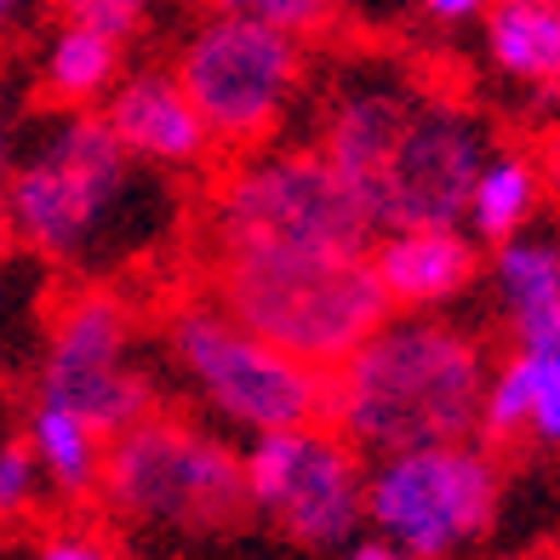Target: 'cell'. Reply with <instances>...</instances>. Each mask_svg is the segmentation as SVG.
<instances>
[{"instance_id":"1","label":"cell","mask_w":560,"mask_h":560,"mask_svg":"<svg viewBox=\"0 0 560 560\" xmlns=\"http://www.w3.org/2000/svg\"><path fill=\"white\" fill-rule=\"evenodd\" d=\"M487 343L435 310L384 315L326 372V418L361 452H400L423 441H457L480 429Z\"/></svg>"},{"instance_id":"2","label":"cell","mask_w":560,"mask_h":560,"mask_svg":"<svg viewBox=\"0 0 560 560\" xmlns=\"http://www.w3.org/2000/svg\"><path fill=\"white\" fill-rule=\"evenodd\" d=\"M212 298L320 372L395 310L372 269V246H212Z\"/></svg>"},{"instance_id":"3","label":"cell","mask_w":560,"mask_h":560,"mask_svg":"<svg viewBox=\"0 0 560 560\" xmlns=\"http://www.w3.org/2000/svg\"><path fill=\"white\" fill-rule=\"evenodd\" d=\"M7 207L12 235L46 264H92L104 252L155 235V223L138 218V161L120 149L109 120L92 115H69L52 126L35 161L18 166Z\"/></svg>"},{"instance_id":"4","label":"cell","mask_w":560,"mask_h":560,"mask_svg":"<svg viewBox=\"0 0 560 560\" xmlns=\"http://www.w3.org/2000/svg\"><path fill=\"white\" fill-rule=\"evenodd\" d=\"M97 492L120 521L166 538H223L252 515L241 452L212 429L155 406L109 435Z\"/></svg>"},{"instance_id":"5","label":"cell","mask_w":560,"mask_h":560,"mask_svg":"<svg viewBox=\"0 0 560 560\" xmlns=\"http://www.w3.org/2000/svg\"><path fill=\"white\" fill-rule=\"evenodd\" d=\"M161 343L172 377L223 429L269 435V429H298L326 418V372L269 343L264 332H252L218 298L172 303Z\"/></svg>"},{"instance_id":"6","label":"cell","mask_w":560,"mask_h":560,"mask_svg":"<svg viewBox=\"0 0 560 560\" xmlns=\"http://www.w3.org/2000/svg\"><path fill=\"white\" fill-rule=\"evenodd\" d=\"M503 509V469L469 435L377 452L366 469V526L395 560H446L475 549Z\"/></svg>"},{"instance_id":"7","label":"cell","mask_w":560,"mask_h":560,"mask_svg":"<svg viewBox=\"0 0 560 560\" xmlns=\"http://www.w3.org/2000/svg\"><path fill=\"white\" fill-rule=\"evenodd\" d=\"M212 246H332L366 252L377 218L320 149H246L212 195Z\"/></svg>"},{"instance_id":"8","label":"cell","mask_w":560,"mask_h":560,"mask_svg":"<svg viewBox=\"0 0 560 560\" xmlns=\"http://www.w3.org/2000/svg\"><path fill=\"white\" fill-rule=\"evenodd\" d=\"M246 475V509L275 538L298 549H349L366 526V469L361 446L343 441L338 429L298 423L252 435L241 452Z\"/></svg>"},{"instance_id":"9","label":"cell","mask_w":560,"mask_h":560,"mask_svg":"<svg viewBox=\"0 0 560 560\" xmlns=\"http://www.w3.org/2000/svg\"><path fill=\"white\" fill-rule=\"evenodd\" d=\"M177 81L207 120L212 143L258 149L303 92V40L235 12H212L177 52Z\"/></svg>"},{"instance_id":"10","label":"cell","mask_w":560,"mask_h":560,"mask_svg":"<svg viewBox=\"0 0 560 560\" xmlns=\"http://www.w3.org/2000/svg\"><path fill=\"white\" fill-rule=\"evenodd\" d=\"M40 395L86 412L104 435H115L155 406V384L138 366L132 310L115 292L86 287L58 303L52 338L40 354Z\"/></svg>"},{"instance_id":"11","label":"cell","mask_w":560,"mask_h":560,"mask_svg":"<svg viewBox=\"0 0 560 560\" xmlns=\"http://www.w3.org/2000/svg\"><path fill=\"white\" fill-rule=\"evenodd\" d=\"M492 155L487 120L464 104H418L377 184V229L464 223L480 161Z\"/></svg>"},{"instance_id":"12","label":"cell","mask_w":560,"mask_h":560,"mask_svg":"<svg viewBox=\"0 0 560 560\" xmlns=\"http://www.w3.org/2000/svg\"><path fill=\"white\" fill-rule=\"evenodd\" d=\"M412 97L395 81L389 69H349L332 104H326V120H320V155L332 161V172L343 184L366 200V212L377 218V184H384V166L395 155V138L406 132L412 120Z\"/></svg>"},{"instance_id":"13","label":"cell","mask_w":560,"mask_h":560,"mask_svg":"<svg viewBox=\"0 0 560 560\" xmlns=\"http://www.w3.org/2000/svg\"><path fill=\"white\" fill-rule=\"evenodd\" d=\"M109 132L120 138V149L132 155L138 166H161V172H189L207 161L212 132L200 109L189 104L184 81L172 69H138V74H120L109 86Z\"/></svg>"},{"instance_id":"14","label":"cell","mask_w":560,"mask_h":560,"mask_svg":"<svg viewBox=\"0 0 560 560\" xmlns=\"http://www.w3.org/2000/svg\"><path fill=\"white\" fill-rule=\"evenodd\" d=\"M372 269L395 310H446L480 275V246L457 223H395L372 246Z\"/></svg>"},{"instance_id":"15","label":"cell","mask_w":560,"mask_h":560,"mask_svg":"<svg viewBox=\"0 0 560 560\" xmlns=\"http://www.w3.org/2000/svg\"><path fill=\"white\" fill-rule=\"evenodd\" d=\"M492 298L503 326L515 332V343L526 338H549L560 332V241L521 229L492 246Z\"/></svg>"},{"instance_id":"16","label":"cell","mask_w":560,"mask_h":560,"mask_svg":"<svg viewBox=\"0 0 560 560\" xmlns=\"http://www.w3.org/2000/svg\"><path fill=\"white\" fill-rule=\"evenodd\" d=\"M487 58L515 86H560V0H487Z\"/></svg>"},{"instance_id":"17","label":"cell","mask_w":560,"mask_h":560,"mask_svg":"<svg viewBox=\"0 0 560 560\" xmlns=\"http://www.w3.org/2000/svg\"><path fill=\"white\" fill-rule=\"evenodd\" d=\"M23 441H30L35 464H40V480L52 492H63V498H92L97 492L109 435L86 412H74V406L40 395L35 412H30V435H23Z\"/></svg>"},{"instance_id":"18","label":"cell","mask_w":560,"mask_h":560,"mask_svg":"<svg viewBox=\"0 0 560 560\" xmlns=\"http://www.w3.org/2000/svg\"><path fill=\"white\" fill-rule=\"evenodd\" d=\"M538 207H544L538 155H526V149H492V155L480 161V172H475L464 223H469L475 241L498 246L509 235H521V229H532Z\"/></svg>"},{"instance_id":"19","label":"cell","mask_w":560,"mask_h":560,"mask_svg":"<svg viewBox=\"0 0 560 560\" xmlns=\"http://www.w3.org/2000/svg\"><path fill=\"white\" fill-rule=\"evenodd\" d=\"M120 81V40H109L104 30L86 23H63L40 52V86L52 104L63 109H86L97 97H109V86Z\"/></svg>"},{"instance_id":"20","label":"cell","mask_w":560,"mask_h":560,"mask_svg":"<svg viewBox=\"0 0 560 560\" xmlns=\"http://www.w3.org/2000/svg\"><path fill=\"white\" fill-rule=\"evenodd\" d=\"M509 366H515L521 395H526V435L521 441L560 446V332L515 343L509 349Z\"/></svg>"},{"instance_id":"21","label":"cell","mask_w":560,"mask_h":560,"mask_svg":"<svg viewBox=\"0 0 560 560\" xmlns=\"http://www.w3.org/2000/svg\"><path fill=\"white\" fill-rule=\"evenodd\" d=\"M212 12H235L252 23H269V30H287L298 40H315L332 30L338 18V0H207Z\"/></svg>"},{"instance_id":"22","label":"cell","mask_w":560,"mask_h":560,"mask_svg":"<svg viewBox=\"0 0 560 560\" xmlns=\"http://www.w3.org/2000/svg\"><path fill=\"white\" fill-rule=\"evenodd\" d=\"M40 487H46V480H40V464H35L30 441H7V446H0V526L18 521V515H30Z\"/></svg>"},{"instance_id":"23","label":"cell","mask_w":560,"mask_h":560,"mask_svg":"<svg viewBox=\"0 0 560 560\" xmlns=\"http://www.w3.org/2000/svg\"><path fill=\"white\" fill-rule=\"evenodd\" d=\"M69 23H86V30H104L109 40H132L149 18V0H63Z\"/></svg>"},{"instance_id":"24","label":"cell","mask_w":560,"mask_h":560,"mask_svg":"<svg viewBox=\"0 0 560 560\" xmlns=\"http://www.w3.org/2000/svg\"><path fill=\"white\" fill-rule=\"evenodd\" d=\"M40 555L46 560H104L109 555V538L104 532H86V526H58L40 538Z\"/></svg>"},{"instance_id":"25","label":"cell","mask_w":560,"mask_h":560,"mask_svg":"<svg viewBox=\"0 0 560 560\" xmlns=\"http://www.w3.org/2000/svg\"><path fill=\"white\" fill-rule=\"evenodd\" d=\"M423 18H435V23H469L487 12V0H418Z\"/></svg>"},{"instance_id":"26","label":"cell","mask_w":560,"mask_h":560,"mask_svg":"<svg viewBox=\"0 0 560 560\" xmlns=\"http://www.w3.org/2000/svg\"><path fill=\"white\" fill-rule=\"evenodd\" d=\"M538 177H544V200H555V207H560V132L538 149Z\"/></svg>"},{"instance_id":"27","label":"cell","mask_w":560,"mask_h":560,"mask_svg":"<svg viewBox=\"0 0 560 560\" xmlns=\"http://www.w3.org/2000/svg\"><path fill=\"white\" fill-rule=\"evenodd\" d=\"M12 207H7V189H0V258H7V252H12Z\"/></svg>"},{"instance_id":"28","label":"cell","mask_w":560,"mask_h":560,"mask_svg":"<svg viewBox=\"0 0 560 560\" xmlns=\"http://www.w3.org/2000/svg\"><path fill=\"white\" fill-rule=\"evenodd\" d=\"M7 315H12V280L0 275V320H7Z\"/></svg>"},{"instance_id":"29","label":"cell","mask_w":560,"mask_h":560,"mask_svg":"<svg viewBox=\"0 0 560 560\" xmlns=\"http://www.w3.org/2000/svg\"><path fill=\"white\" fill-rule=\"evenodd\" d=\"M7 161H12V149H7V132H0V172H7Z\"/></svg>"},{"instance_id":"30","label":"cell","mask_w":560,"mask_h":560,"mask_svg":"<svg viewBox=\"0 0 560 560\" xmlns=\"http://www.w3.org/2000/svg\"><path fill=\"white\" fill-rule=\"evenodd\" d=\"M12 7H18V0H0V12H12Z\"/></svg>"},{"instance_id":"31","label":"cell","mask_w":560,"mask_h":560,"mask_svg":"<svg viewBox=\"0 0 560 560\" xmlns=\"http://www.w3.org/2000/svg\"><path fill=\"white\" fill-rule=\"evenodd\" d=\"M0 18H7V12H0Z\"/></svg>"}]
</instances>
